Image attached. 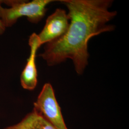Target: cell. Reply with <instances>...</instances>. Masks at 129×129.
<instances>
[{
	"instance_id": "cell-1",
	"label": "cell",
	"mask_w": 129,
	"mask_h": 129,
	"mask_svg": "<svg viewBox=\"0 0 129 129\" xmlns=\"http://www.w3.org/2000/svg\"><path fill=\"white\" fill-rule=\"evenodd\" d=\"M68 9L69 28L64 35L45 44L39 55L49 66L72 60L78 75L83 74L88 64V43L95 36L112 31L109 23L116 15L111 11V0H61Z\"/></svg>"
},
{
	"instance_id": "cell-2",
	"label": "cell",
	"mask_w": 129,
	"mask_h": 129,
	"mask_svg": "<svg viewBox=\"0 0 129 129\" xmlns=\"http://www.w3.org/2000/svg\"><path fill=\"white\" fill-rule=\"evenodd\" d=\"M54 2L52 0L2 1L8 8L0 6V18L5 27H10L16 23L19 19L25 17L33 23L39 22L45 15L46 6Z\"/></svg>"
},
{
	"instance_id": "cell-3",
	"label": "cell",
	"mask_w": 129,
	"mask_h": 129,
	"mask_svg": "<svg viewBox=\"0 0 129 129\" xmlns=\"http://www.w3.org/2000/svg\"><path fill=\"white\" fill-rule=\"evenodd\" d=\"M34 105V109L57 129H68L51 84H45Z\"/></svg>"
},
{
	"instance_id": "cell-4",
	"label": "cell",
	"mask_w": 129,
	"mask_h": 129,
	"mask_svg": "<svg viewBox=\"0 0 129 129\" xmlns=\"http://www.w3.org/2000/svg\"><path fill=\"white\" fill-rule=\"evenodd\" d=\"M68 14L64 10L57 9L49 16L41 32L38 35L41 45L54 41L66 33L69 24Z\"/></svg>"
},
{
	"instance_id": "cell-5",
	"label": "cell",
	"mask_w": 129,
	"mask_h": 129,
	"mask_svg": "<svg viewBox=\"0 0 129 129\" xmlns=\"http://www.w3.org/2000/svg\"><path fill=\"white\" fill-rule=\"evenodd\" d=\"M28 44L30 47V53L27 63L21 76L20 82L22 88L28 90H33L37 84V70L36 56L38 48L41 46L38 35L33 33L29 37Z\"/></svg>"
},
{
	"instance_id": "cell-6",
	"label": "cell",
	"mask_w": 129,
	"mask_h": 129,
	"mask_svg": "<svg viewBox=\"0 0 129 129\" xmlns=\"http://www.w3.org/2000/svg\"><path fill=\"white\" fill-rule=\"evenodd\" d=\"M4 129H57L37 111L27 114L20 122Z\"/></svg>"
},
{
	"instance_id": "cell-7",
	"label": "cell",
	"mask_w": 129,
	"mask_h": 129,
	"mask_svg": "<svg viewBox=\"0 0 129 129\" xmlns=\"http://www.w3.org/2000/svg\"><path fill=\"white\" fill-rule=\"evenodd\" d=\"M2 4V1H0V6ZM5 30H6V27L0 18V36L3 35L5 33Z\"/></svg>"
}]
</instances>
